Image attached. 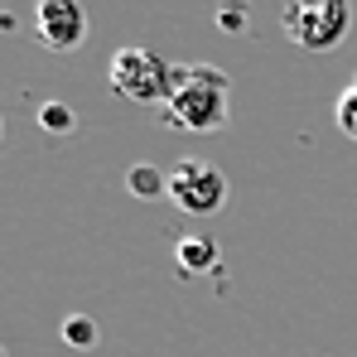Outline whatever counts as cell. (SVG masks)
<instances>
[{
	"label": "cell",
	"mask_w": 357,
	"mask_h": 357,
	"mask_svg": "<svg viewBox=\"0 0 357 357\" xmlns=\"http://www.w3.org/2000/svg\"><path fill=\"white\" fill-rule=\"evenodd\" d=\"M227 92L232 77L213 63H183L174 68V92L165 102V121L193 135H213L227 126Z\"/></svg>",
	"instance_id": "1"
},
{
	"label": "cell",
	"mask_w": 357,
	"mask_h": 357,
	"mask_svg": "<svg viewBox=\"0 0 357 357\" xmlns=\"http://www.w3.org/2000/svg\"><path fill=\"white\" fill-rule=\"evenodd\" d=\"M126 188H130V198L155 203V198H169V174L155 169V165H130L126 169Z\"/></svg>",
	"instance_id": "7"
},
{
	"label": "cell",
	"mask_w": 357,
	"mask_h": 357,
	"mask_svg": "<svg viewBox=\"0 0 357 357\" xmlns=\"http://www.w3.org/2000/svg\"><path fill=\"white\" fill-rule=\"evenodd\" d=\"M0 140H5V116H0Z\"/></svg>",
	"instance_id": "12"
},
{
	"label": "cell",
	"mask_w": 357,
	"mask_h": 357,
	"mask_svg": "<svg viewBox=\"0 0 357 357\" xmlns=\"http://www.w3.org/2000/svg\"><path fill=\"white\" fill-rule=\"evenodd\" d=\"M169 203L188 218H213L227 208V174L203 160H183L178 169H169Z\"/></svg>",
	"instance_id": "4"
},
{
	"label": "cell",
	"mask_w": 357,
	"mask_h": 357,
	"mask_svg": "<svg viewBox=\"0 0 357 357\" xmlns=\"http://www.w3.org/2000/svg\"><path fill=\"white\" fill-rule=\"evenodd\" d=\"M0 357H10V353H5V343H0Z\"/></svg>",
	"instance_id": "13"
},
{
	"label": "cell",
	"mask_w": 357,
	"mask_h": 357,
	"mask_svg": "<svg viewBox=\"0 0 357 357\" xmlns=\"http://www.w3.org/2000/svg\"><path fill=\"white\" fill-rule=\"evenodd\" d=\"M34 34L49 54H73L87 44V10L77 0H44L34 10Z\"/></svg>",
	"instance_id": "5"
},
{
	"label": "cell",
	"mask_w": 357,
	"mask_h": 357,
	"mask_svg": "<svg viewBox=\"0 0 357 357\" xmlns=\"http://www.w3.org/2000/svg\"><path fill=\"white\" fill-rule=\"evenodd\" d=\"M174 266L183 275H208V271H218V241L203 237V232H188V237H178L174 246Z\"/></svg>",
	"instance_id": "6"
},
{
	"label": "cell",
	"mask_w": 357,
	"mask_h": 357,
	"mask_svg": "<svg viewBox=\"0 0 357 357\" xmlns=\"http://www.w3.org/2000/svg\"><path fill=\"white\" fill-rule=\"evenodd\" d=\"M39 126H44L49 135H73V130H77V112H73L68 102H44V107H39Z\"/></svg>",
	"instance_id": "9"
},
{
	"label": "cell",
	"mask_w": 357,
	"mask_h": 357,
	"mask_svg": "<svg viewBox=\"0 0 357 357\" xmlns=\"http://www.w3.org/2000/svg\"><path fill=\"white\" fill-rule=\"evenodd\" d=\"M107 82L126 102H140V107L160 102L165 107L169 92H174V63L165 59V54H155V49L121 44L116 54H112V63H107Z\"/></svg>",
	"instance_id": "2"
},
{
	"label": "cell",
	"mask_w": 357,
	"mask_h": 357,
	"mask_svg": "<svg viewBox=\"0 0 357 357\" xmlns=\"http://www.w3.org/2000/svg\"><path fill=\"white\" fill-rule=\"evenodd\" d=\"M218 29H246V10L241 5H232V10H218Z\"/></svg>",
	"instance_id": "11"
},
{
	"label": "cell",
	"mask_w": 357,
	"mask_h": 357,
	"mask_svg": "<svg viewBox=\"0 0 357 357\" xmlns=\"http://www.w3.org/2000/svg\"><path fill=\"white\" fill-rule=\"evenodd\" d=\"M353 87H357V77H353Z\"/></svg>",
	"instance_id": "14"
},
{
	"label": "cell",
	"mask_w": 357,
	"mask_h": 357,
	"mask_svg": "<svg viewBox=\"0 0 357 357\" xmlns=\"http://www.w3.org/2000/svg\"><path fill=\"white\" fill-rule=\"evenodd\" d=\"M59 338L73 348V353H92L97 348V338H102V324L92 319V314H68L59 328Z\"/></svg>",
	"instance_id": "8"
},
{
	"label": "cell",
	"mask_w": 357,
	"mask_h": 357,
	"mask_svg": "<svg viewBox=\"0 0 357 357\" xmlns=\"http://www.w3.org/2000/svg\"><path fill=\"white\" fill-rule=\"evenodd\" d=\"M280 29L290 34V44L309 54H328L348 39L353 29V5L348 0H295L280 10Z\"/></svg>",
	"instance_id": "3"
},
{
	"label": "cell",
	"mask_w": 357,
	"mask_h": 357,
	"mask_svg": "<svg viewBox=\"0 0 357 357\" xmlns=\"http://www.w3.org/2000/svg\"><path fill=\"white\" fill-rule=\"evenodd\" d=\"M333 126H338V130L357 145V87H348V92L333 102Z\"/></svg>",
	"instance_id": "10"
}]
</instances>
